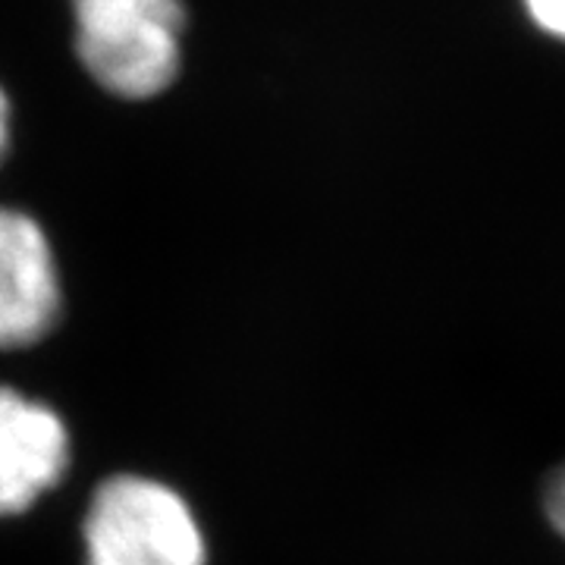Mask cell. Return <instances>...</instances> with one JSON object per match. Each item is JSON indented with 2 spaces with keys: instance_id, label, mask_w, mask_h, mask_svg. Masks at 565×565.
I'll use <instances>...</instances> for the list:
<instances>
[{
  "instance_id": "1",
  "label": "cell",
  "mask_w": 565,
  "mask_h": 565,
  "mask_svg": "<svg viewBox=\"0 0 565 565\" xmlns=\"http://www.w3.org/2000/svg\"><path fill=\"white\" fill-rule=\"evenodd\" d=\"M88 76L126 102H148L180 76L182 0H73Z\"/></svg>"
},
{
  "instance_id": "2",
  "label": "cell",
  "mask_w": 565,
  "mask_h": 565,
  "mask_svg": "<svg viewBox=\"0 0 565 565\" xmlns=\"http://www.w3.org/2000/svg\"><path fill=\"white\" fill-rule=\"evenodd\" d=\"M85 565H207L192 505L145 475L107 478L85 512Z\"/></svg>"
},
{
  "instance_id": "3",
  "label": "cell",
  "mask_w": 565,
  "mask_h": 565,
  "mask_svg": "<svg viewBox=\"0 0 565 565\" xmlns=\"http://www.w3.org/2000/svg\"><path fill=\"white\" fill-rule=\"evenodd\" d=\"M61 318V274L35 217L0 204V349L44 340Z\"/></svg>"
},
{
  "instance_id": "4",
  "label": "cell",
  "mask_w": 565,
  "mask_h": 565,
  "mask_svg": "<svg viewBox=\"0 0 565 565\" xmlns=\"http://www.w3.org/2000/svg\"><path fill=\"white\" fill-rule=\"evenodd\" d=\"M66 468V422L41 399L0 386V519L32 509L61 484Z\"/></svg>"
},
{
  "instance_id": "5",
  "label": "cell",
  "mask_w": 565,
  "mask_h": 565,
  "mask_svg": "<svg viewBox=\"0 0 565 565\" xmlns=\"http://www.w3.org/2000/svg\"><path fill=\"white\" fill-rule=\"evenodd\" d=\"M522 7L544 35L565 44V0H522Z\"/></svg>"
},
{
  "instance_id": "6",
  "label": "cell",
  "mask_w": 565,
  "mask_h": 565,
  "mask_svg": "<svg viewBox=\"0 0 565 565\" xmlns=\"http://www.w3.org/2000/svg\"><path fill=\"white\" fill-rule=\"evenodd\" d=\"M544 512L550 519L553 531L565 541V465L550 478V484L544 490Z\"/></svg>"
},
{
  "instance_id": "7",
  "label": "cell",
  "mask_w": 565,
  "mask_h": 565,
  "mask_svg": "<svg viewBox=\"0 0 565 565\" xmlns=\"http://www.w3.org/2000/svg\"><path fill=\"white\" fill-rule=\"evenodd\" d=\"M7 148H10V98L0 88V161L7 154Z\"/></svg>"
}]
</instances>
